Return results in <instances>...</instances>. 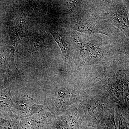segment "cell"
<instances>
[{"label": "cell", "instance_id": "cell-3", "mask_svg": "<svg viewBox=\"0 0 129 129\" xmlns=\"http://www.w3.org/2000/svg\"><path fill=\"white\" fill-rule=\"evenodd\" d=\"M14 53L10 48L0 54V76L7 71L16 68L13 58Z\"/></svg>", "mask_w": 129, "mask_h": 129}, {"label": "cell", "instance_id": "cell-5", "mask_svg": "<svg viewBox=\"0 0 129 129\" xmlns=\"http://www.w3.org/2000/svg\"><path fill=\"white\" fill-rule=\"evenodd\" d=\"M0 129H17V122L0 117Z\"/></svg>", "mask_w": 129, "mask_h": 129}, {"label": "cell", "instance_id": "cell-6", "mask_svg": "<svg viewBox=\"0 0 129 129\" xmlns=\"http://www.w3.org/2000/svg\"><path fill=\"white\" fill-rule=\"evenodd\" d=\"M84 54L88 55V56H92L96 58L100 56L101 52L99 49L94 46L88 45L84 49Z\"/></svg>", "mask_w": 129, "mask_h": 129}, {"label": "cell", "instance_id": "cell-4", "mask_svg": "<svg viewBox=\"0 0 129 129\" xmlns=\"http://www.w3.org/2000/svg\"><path fill=\"white\" fill-rule=\"evenodd\" d=\"M51 33L61 48L63 55L68 57L69 56L68 48L64 37L61 34L55 31H52Z\"/></svg>", "mask_w": 129, "mask_h": 129}, {"label": "cell", "instance_id": "cell-1", "mask_svg": "<svg viewBox=\"0 0 129 129\" xmlns=\"http://www.w3.org/2000/svg\"><path fill=\"white\" fill-rule=\"evenodd\" d=\"M33 100L26 95L21 101H14L12 108L13 118L16 119L25 118L43 111L44 106L34 103Z\"/></svg>", "mask_w": 129, "mask_h": 129}, {"label": "cell", "instance_id": "cell-2", "mask_svg": "<svg viewBox=\"0 0 129 129\" xmlns=\"http://www.w3.org/2000/svg\"><path fill=\"white\" fill-rule=\"evenodd\" d=\"M9 86L7 82L0 87V115L13 118L12 108L14 102Z\"/></svg>", "mask_w": 129, "mask_h": 129}]
</instances>
